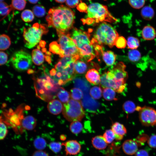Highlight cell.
Returning a JSON list of instances; mask_svg holds the SVG:
<instances>
[{"instance_id": "cell-1", "label": "cell", "mask_w": 156, "mask_h": 156, "mask_svg": "<svg viewBox=\"0 0 156 156\" xmlns=\"http://www.w3.org/2000/svg\"><path fill=\"white\" fill-rule=\"evenodd\" d=\"M46 19L48 26L55 29L57 32L66 33L73 27L75 13L69 8L61 5L50 9Z\"/></svg>"}, {"instance_id": "cell-2", "label": "cell", "mask_w": 156, "mask_h": 156, "mask_svg": "<svg viewBox=\"0 0 156 156\" xmlns=\"http://www.w3.org/2000/svg\"><path fill=\"white\" fill-rule=\"evenodd\" d=\"M80 58L79 55L62 57L55 65L54 68L50 70L51 78L59 85L65 84L74 79L76 73L74 64Z\"/></svg>"}, {"instance_id": "cell-3", "label": "cell", "mask_w": 156, "mask_h": 156, "mask_svg": "<svg viewBox=\"0 0 156 156\" xmlns=\"http://www.w3.org/2000/svg\"><path fill=\"white\" fill-rule=\"evenodd\" d=\"M70 36L79 51L80 58L88 62L95 57L96 51L94 45L90 41V34L75 28L73 29Z\"/></svg>"}, {"instance_id": "cell-4", "label": "cell", "mask_w": 156, "mask_h": 156, "mask_svg": "<svg viewBox=\"0 0 156 156\" xmlns=\"http://www.w3.org/2000/svg\"><path fill=\"white\" fill-rule=\"evenodd\" d=\"M87 18L82 20L84 24L88 25L106 21L114 23L117 20L109 12L107 7L98 3H93L88 7Z\"/></svg>"}, {"instance_id": "cell-5", "label": "cell", "mask_w": 156, "mask_h": 156, "mask_svg": "<svg viewBox=\"0 0 156 156\" xmlns=\"http://www.w3.org/2000/svg\"><path fill=\"white\" fill-rule=\"evenodd\" d=\"M126 68L123 62H120L107 72L109 88L118 93L122 92L126 88L128 75Z\"/></svg>"}, {"instance_id": "cell-6", "label": "cell", "mask_w": 156, "mask_h": 156, "mask_svg": "<svg viewBox=\"0 0 156 156\" xmlns=\"http://www.w3.org/2000/svg\"><path fill=\"white\" fill-rule=\"evenodd\" d=\"M118 36V32L111 25L103 22L97 28L93 38L99 44H105L112 48Z\"/></svg>"}, {"instance_id": "cell-7", "label": "cell", "mask_w": 156, "mask_h": 156, "mask_svg": "<svg viewBox=\"0 0 156 156\" xmlns=\"http://www.w3.org/2000/svg\"><path fill=\"white\" fill-rule=\"evenodd\" d=\"M48 31L46 25L38 23L31 27L25 28L23 37L25 47L31 49L35 46L40 42L42 36L47 34Z\"/></svg>"}, {"instance_id": "cell-8", "label": "cell", "mask_w": 156, "mask_h": 156, "mask_svg": "<svg viewBox=\"0 0 156 156\" xmlns=\"http://www.w3.org/2000/svg\"><path fill=\"white\" fill-rule=\"evenodd\" d=\"M62 112L64 117L72 122L81 120L85 115L81 102L72 99L64 104Z\"/></svg>"}, {"instance_id": "cell-9", "label": "cell", "mask_w": 156, "mask_h": 156, "mask_svg": "<svg viewBox=\"0 0 156 156\" xmlns=\"http://www.w3.org/2000/svg\"><path fill=\"white\" fill-rule=\"evenodd\" d=\"M57 33L59 37L58 43L61 49L60 57L79 55V50L70 37L69 34L60 32Z\"/></svg>"}, {"instance_id": "cell-10", "label": "cell", "mask_w": 156, "mask_h": 156, "mask_svg": "<svg viewBox=\"0 0 156 156\" xmlns=\"http://www.w3.org/2000/svg\"><path fill=\"white\" fill-rule=\"evenodd\" d=\"M37 82L39 86L38 89H37L38 91V93H39L38 95L39 96L40 94L42 96L41 98H42V99L44 100L45 98L46 100L47 98L49 99V98H51L49 96L52 97L51 93L55 92L57 90L58 87L57 85V84L45 73L43 76L38 79Z\"/></svg>"}, {"instance_id": "cell-11", "label": "cell", "mask_w": 156, "mask_h": 156, "mask_svg": "<svg viewBox=\"0 0 156 156\" xmlns=\"http://www.w3.org/2000/svg\"><path fill=\"white\" fill-rule=\"evenodd\" d=\"M32 61L30 55L23 50L14 53L11 59L13 67L17 70L20 71L29 69L32 64Z\"/></svg>"}, {"instance_id": "cell-12", "label": "cell", "mask_w": 156, "mask_h": 156, "mask_svg": "<svg viewBox=\"0 0 156 156\" xmlns=\"http://www.w3.org/2000/svg\"><path fill=\"white\" fill-rule=\"evenodd\" d=\"M136 110L139 112V118L142 125L145 126L156 124V111L149 107H136Z\"/></svg>"}, {"instance_id": "cell-13", "label": "cell", "mask_w": 156, "mask_h": 156, "mask_svg": "<svg viewBox=\"0 0 156 156\" xmlns=\"http://www.w3.org/2000/svg\"><path fill=\"white\" fill-rule=\"evenodd\" d=\"M65 146V151L66 155H76L79 153L81 148L79 143L76 140H71L62 143Z\"/></svg>"}, {"instance_id": "cell-14", "label": "cell", "mask_w": 156, "mask_h": 156, "mask_svg": "<svg viewBox=\"0 0 156 156\" xmlns=\"http://www.w3.org/2000/svg\"><path fill=\"white\" fill-rule=\"evenodd\" d=\"M139 145L135 140L129 139L126 140L123 143L122 147L126 154L132 155L138 151Z\"/></svg>"}, {"instance_id": "cell-15", "label": "cell", "mask_w": 156, "mask_h": 156, "mask_svg": "<svg viewBox=\"0 0 156 156\" xmlns=\"http://www.w3.org/2000/svg\"><path fill=\"white\" fill-rule=\"evenodd\" d=\"M111 129L115 135V139L117 141L122 140L127 132L125 126L118 122H115L112 124L111 126Z\"/></svg>"}, {"instance_id": "cell-16", "label": "cell", "mask_w": 156, "mask_h": 156, "mask_svg": "<svg viewBox=\"0 0 156 156\" xmlns=\"http://www.w3.org/2000/svg\"><path fill=\"white\" fill-rule=\"evenodd\" d=\"M63 105L61 102L57 99L52 100L49 103L47 109L51 114L57 115L62 110Z\"/></svg>"}, {"instance_id": "cell-17", "label": "cell", "mask_w": 156, "mask_h": 156, "mask_svg": "<svg viewBox=\"0 0 156 156\" xmlns=\"http://www.w3.org/2000/svg\"><path fill=\"white\" fill-rule=\"evenodd\" d=\"M85 77L90 83L97 85L100 82L101 76L98 71L94 68L89 69L86 73Z\"/></svg>"}, {"instance_id": "cell-18", "label": "cell", "mask_w": 156, "mask_h": 156, "mask_svg": "<svg viewBox=\"0 0 156 156\" xmlns=\"http://www.w3.org/2000/svg\"><path fill=\"white\" fill-rule=\"evenodd\" d=\"M36 124L35 119L31 116L25 117L22 120L21 125L22 127L28 130H31L36 127Z\"/></svg>"}, {"instance_id": "cell-19", "label": "cell", "mask_w": 156, "mask_h": 156, "mask_svg": "<svg viewBox=\"0 0 156 156\" xmlns=\"http://www.w3.org/2000/svg\"><path fill=\"white\" fill-rule=\"evenodd\" d=\"M92 144L96 149L101 150L106 148L107 143L105 141L103 136L97 135L93 137L91 140Z\"/></svg>"}, {"instance_id": "cell-20", "label": "cell", "mask_w": 156, "mask_h": 156, "mask_svg": "<svg viewBox=\"0 0 156 156\" xmlns=\"http://www.w3.org/2000/svg\"><path fill=\"white\" fill-rule=\"evenodd\" d=\"M156 31L155 29L150 25L145 26L143 28L142 32V38L146 40H151L156 37Z\"/></svg>"}, {"instance_id": "cell-21", "label": "cell", "mask_w": 156, "mask_h": 156, "mask_svg": "<svg viewBox=\"0 0 156 156\" xmlns=\"http://www.w3.org/2000/svg\"><path fill=\"white\" fill-rule=\"evenodd\" d=\"M44 56L39 49L33 50L32 52V59L34 63L37 65H41L44 62Z\"/></svg>"}, {"instance_id": "cell-22", "label": "cell", "mask_w": 156, "mask_h": 156, "mask_svg": "<svg viewBox=\"0 0 156 156\" xmlns=\"http://www.w3.org/2000/svg\"><path fill=\"white\" fill-rule=\"evenodd\" d=\"M102 53L103 60L107 66H112L114 64L116 59V55L113 52L110 51H103Z\"/></svg>"}, {"instance_id": "cell-23", "label": "cell", "mask_w": 156, "mask_h": 156, "mask_svg": "<svg viewBox=\"0 0 156 156\" xmlns=\"http://www.w3.org/2000/svg\"><path fill=\"white\" fill-rule=\"evenodd\" d=\"M141 15L142 18L144 19L150 21L154 16V11L151 7L146 6L142 8L141 11Z\"/></svg>"}, {"instance_id": "cell-24", "label": "cell", "mask_w": 156, "mask_h": 156, "mask_svg": "<svg viewBox=\"0 0 156 156\" xmlns=\"http://www.w3.org/2000/svg\"><path fill=\"white\" fill-rule=\"evenodd\" d=\"M103 96L105 99L107 101L116 100V91L112 88H106L103 89Z\"/></svg>"}, {"instance_id": "cell-25", "label": "cell", "mask_w": 156, "mask_h": 156, "mask_svg": "<svg viewBox=\"0 0 156 156\" xmlns=\"http://www.w3.org/2000/svg\"><path fill=\"white\" fill-rule=\"evenodd\" d=\"M11 44L10 38L7 35L3 34L0 35V50L7 49Z\"/></svg>"}, {"instance_id": "cell-26", "label": "cell", "mask_w": 156, "mask_h": 156, "mask_svg": "<svg viewBox=\"0 0 156 156\" xmlns=\"http://www.w3.org/2000/svg\"><path fill=\"white\" fill-rule=\"evenodd\" d=\"M88 68L86 64L83 61L78 60L74 64V69L76 73L83 74L86 71Z\"/></svg>"}, {"instance_id": "cell-27", "label": "cell", "mask_w": 156, "mask_h": 156, "mask_svg": "<svg viewBox=\"0 0 156 156\" xmlns=\"http://www.w3.org/2000/svg\"><path fill=\"white\" fill-rule=\"evenodd\" d=\"M127 44L128 49L131 50L136 49L140 46V41L136 37L129 36L127 41Z\"/></svg>"}, {"instance_id": "cell-28", "label": "cell", "mask_w": 156, "mask_h": 156, "mask_svg": "<svg viewBox=\"0 0 156 156\" xmlns=\"http://www.w3.org/2000/svg\"><path fill=\"white\" fill-rule=\"evenodd\" d=\"M70 94L71 98L76 101H79L83 96L82 91L79 88H72L70 90Z\"/></svg>"}, {"instance_id": "cell-29", "label": "cell", "mask_w": 156, "mask_h": 156, "mask_svg": "<svg viewBox=\"0 0 156 156\" xmlns=\"http://www.w3.org/2000/svg\"><path fill=\"white\" fill-rule=\"evenodd\" d=\"M33 144L35 148L38 150H42L44 149L47 145L46 140L41 137L36 138L34 140Z\"/></svg>"}, {"instance_id": "cell-30", "label": "cell", "mask_w": 156, "mask_h": 156, "mask_svg": "<svg viewBox=\"0 0 156 156\" xmlns=\"http://www.w3.org/2000/svg\"><path fill=\"white\" fill-rule=\"evenodd\" d=\"M26 4L25 0H12L10 5L13 10H22L25 8Z\"/></svg>"}, {"instance_id": "cell-31", "label": "cell", "mask_w": 156, "mask_h": 156, "mask_svg": "<svg viewBox=\"0 0 156 156\" xmlns=\"http://www.w3.org/2000/svg\"><path fill=\"white\" fill-rule=\"evenodd\" d=\"M103 90L100 86H94L91 88L90 91V94L94 99H99L102 96Z\"/></svg>"}, {"instance_id": "cell-32", "label": "cell", "mask_w": 156, "mask_h": 156, "mask_svg": "<svg viewBox=\"0 0 156 156\" xmlns=\"http://www.w3.org/2000/svg\"><path fill=\"white\" fill-rule=\"evenodd\" d=\"M57 95L60 101L63 103H66L70 100V93L64 89L60 90Z\"/></svg>"}, {"instance_id": "cell-33", "label": "cell", "mask_w": 156, "mask_h": 156, "mask_svg": "<svg viewBox=\"0 0 156 156\" xmlns=\"http://www.w3.org/2000/svg\"><path fill=\"white\" fill-rule=\"evenodd\" d=\"M82 129V125L79 121L72 122L70 125V130L72 133L75 134L80 133Z\"/></svg>"}, {"instance_id": "cell-34", "label": "cell", "mask_w": 156, "mask_h": 156, "mask_svg": "<svg viewBox=\"0 0 156 156\" xmlns=\"http://www.w3.org/2000/svg\"><path fill=\"white\" fill-rule=\"evenodd\" d=\"M21 18L25 22H29L32 21L34 18V15L32 11L29 10H24L21 14Z\"/></svg>"}, {"instance_id": "cell-35", "label": "cell", "mask_w": 156, "mask_h": 156, "mask_svg": "<svg viewBox=\"0 0 156 156\" xmlns=\"http://www.w3.org/2000/svg\"><path fill=\"white\" fill-rule=\"evenodd\" d=\"M32 10L34 14L38 17H42L46 13L44 7L40 5H37L34 6Z\"/></svg>"}, {"instance_id": "cell-36", "label": "cell", "mask_w": 156, "mask_h": 156, "mask_svg": "<svg viewBox=\"0 0 156 156\" xmlns=\"http://www.w3.org/2000/svg\"><path fill=\"white\" fill-rule=\"evenodd\" d=\"M128 57L129 60L132 62L138 61L141 57L140 52L136 49L130 50L128 53Z\"/></svg>"}, {"instance_id": "cell-37", "label": "cell", "mask_w": 156, "mask_h": 156, "mask_svg": "<svg viewBox=\"0 0 156 156\" xmlns=\"http://www.w3.org/2000/svg\"><path fill=\"white\" fill-rule=\"evenodd\" d=\"M136 107L135 104L130 101H126L123 105V110L127 114L133 112L136 110Z\"/></svg>"}, {"instance_id": "cell-38", "label": "cell", "mask_w": 156, "mask_h": 156, "mask_svg": "<svg viewBox=\"0 0 156 156\" xmlns=\"http://www.w3.org/2000/svg\"><path fill=\"white\" fill-rule=\"evenodd\" d=\"M13 9L10 5L4 2H0V15L5 16L8 14Z\"/></svg>"}, {"instance_id": "cell-39", "label": "cell", "mask_w": 156, "mask_h": 156, "mask_svg": "<svg viewBox=\"0 0 156 156\" xmlns=\"http://www.w3.org/2000/svg\"><path fill=\"white\" fill-rule=\"evenodd\" d=\"M103 136L107 144L112 143L115 138V135L111 129L106 130Z\"/></svg>"}, {"instance_id": "cell-40", "label": "cell", "mask_w": 156, "mask_h": 156, "mask_svg": "<svg viewBox=\"0 0 156 156\" xmlns=\"http://www.w3.org/2000/svg\"><path fill=\"white\" fill-rule=\"evenodd\" d=\"M8 133V130L5 123L0 116V140L3 139Z\"/></svg>"}, {"instance_id": "cell-41", "label": "cell", "mask_w": 156, "mask_h": 156, "mask_svg": "<svg viewBox=\"0 0 156 156\" xmlns=\"http://www.w3.org/2000/svg\"><path fill=\"white\" fill-rule=\"evenodd\" d=\"M128 1L132 8L135 9H140L144 7L145 0H129Z\"/></svg>"}, {"instance_id": "cell-42", "label": "cell", "mask_w": 156, "mask_h": 156, "mask_svg": "<svg viewBox=\"0 0 156 156\" xmlns=\"http://www.w3.org/2000/svg\"><path fill=\"white\" fill-rule=\"evenodd\" d=\"M49 49L50 51L53 53L59 55H61V49L58 43L56 41H53L49 45Z\"/></svg>"}, {"instance_id": "cell-43", "label": "cell", "mask_w": 156, "mask_h": 156, "mask_svg": "<svg viewBox=\"0 0 156 156\" xmlns=\"http://www.w3.org/2000/svg\"><path fill=\"white\" fill-rule=\"evenodd\" d=\"M62 144L58 142H51L49 144L50 149L55 153H59L62 148Z\"/></svg>"}, {"instance_id": "cell-44", "label": "cell", "mask_w": 156, "mask_h": 156, "mask_svg": "<svg viewBox=\"0 0 156 156\" xmlns=\"http://www.w3.org/2000/svg\"><path fill=\"white\" fill-rule=\"evenodd\" d=\"M127 45V40L122 36H118L116 40L114 45L118 48L122 49L125 48Z\"/></svg>"}, {"instance_id": "cell-45", "label": "cell", "mask_w": 156, "mask_h": 156, "mask_svg": "<svg viewBox=\"0 0 156 156\" xmlns=\"http://www.w3.org/2000/svg\"><path fill=\"white\" fill-rule=\"evenodd\" d=\"M100 87L103 88H109L108 80L107 77V73H103L101 76Z\"/></svg>"}, {"instance_id": "cell-46", "label": "cell", "mask_w": 156, "mask_h": 156, "mask_svg": "<svg viewBox=\"0 0 156 156\" xmlns=\"http://www.w3.org/2000/svg\"><path fill=\"white\" fill-rule=\"evenodd\" d=\"M8 56L7 53L0 51V66L5 64L7 62Z\"/></svg>"}, {"instance_id": "cell-47", "label": "cell", "mask_w": 156, "mask_h": 156, "mask_svg": "<svg viewBox=\"0 0 156 156\" xmlns=\"http://www.w3.org/2000/svg\"><path fill=\"white\" fill-rule=\"evenodd\" d=\"M76 7L77 9L80 12L87 13L88 7L85 3L80 1Z\"/></svg>"}, {"instance_id": "cell-48", "label": "cell", "mask_w": 156, "mask_h": 156, "mask_svg": "<svg viewBox=\"0 0 156 156\" xmlns=\"http://www.w3.org/2000/svg\"><path fill=\"white\" fill-rule=\"evenodd\" d=\"M148 144L151 147L156 148V135H152L149 138L148 141Z\"/></svg>"}, {"instance_id": "cell-49", "label": "cell", "mask_w": 156, "mask_h": 156, "mask_svg": "<svg viewBox=\"0 0 156 156\" xmlns=\"http://www.w3.org/2000/svg\"><path fill=\"white\" fill-rule=\"evenodd\" d=\"M148 136L146 134H143L138 136L136 141L138 143L139 146L143 144L148 139Z\"/></svg>"}, {"instance_id": "cell-50", "label": "cell", "mask_w": 156, "mask_h": 156, "mask_svg": "<svg viewBox=\"0 0 156 156\" xmlns=\"http://www.w3.org/2000/svg\"><path fill=\"white\" fill-rule=\"evenodd\" d=\"M79 2V0H66V5L70 8L77 7Z\"/></svg>"}, {"instance_id": "cell-51", "label": "cell", "mask_w": 156, "mask_h": 156, "mask_svg": "<svg viewBox=\"0 0 156 156\" xmlns=\"http://www.w3.org/2000/svg\"><path fill=\"white\" fill-rule=\"evenodd\" d=\"M32 156H49V154L46 152L42 150H38L35 151Z\"/></svg>"}, {"instance_id": "cell-52", "label": "cell", "mask_w": 156, "mask_h": 156, "mask_svg": "<svg viewBox=\"0 0 156 156\" xmlns=\"http://www.w3.org/2000/svg\"><path fill=\"white\" fill-rule=\"evenodd\" d=\"M135 156H149L148 152L145 150L140 149L137 151Z\"/></svg>"}, {"instance_id": "cell-53", "label": "cell", "mask_w": 156, "mask_h": 156, "mask_svg": "<svg viewBox=\"0 0 156 156\" xmlns=\"http://www.w3.org/2000/svg\"><path fill=\"white\" fill-rule=\"evenodd\" d=\"M60 139L62 141H64L66 139V136L63 134L61 135L60 136Z\"/></svg>"}, {"instance_id": "cell-54", "label": "cell", "mask_w": 156, "mask_h": 156, "mask_svg": "<svg viewBox=\"0 0 156 156\" xmlns=\"http://www.w3.org/2000/svg\"><path fill=\"white\" fill-rule=\"evenodd\" d=\"M45 42L43 41H41L40 43V46L42 47H44L45 46Z\"/></svg>"}, {"instance_id": "cell-55", "label": "cell", "mask_w": 156, "mask_h": 156, "mask_svg": "<svg viewBox=\"0 0 156 156\" xmlns=\"http://www.w3.org/2000/svg\"><path fill=\"white\" fill-rule=\"evenodd\" d=\"M45 58L46 61L48 62L49 63H50L51 62V59L49 56H48V55L46 56Z\"/></svg>"}, {"instance_id": "cell-56", "label": "cell", "mask_w": 156, "mask_h": 156, "mask_svg": "<svg viewBox=\"0 0 156 156\" xmlns=\"http://www.w3.org/2000/svg\"><path fill=\"white\" fill-rule=\"evenodd\" d=\"M28 1L31 3L34 4L37 3L39 0H28Z\"/></svg>"}, {"instance_id": "cell-57", "label": "cell", "mask_w": 156, "mask_h": 156, "mask_svg": "<svg viewBox=\"0 0 156 156\" xmlns=\"http://www.w3.org/2000/svg\"><path fill=\"white\" fill-rule=\"evenodd\" d=\"M57 3H62L64 2L66 0H55Z\"/></svg>"}, {"instance_id": "cell-58", "label": "cell", "mask_w": 156, "mask_h": 156, "mask_svg": "<svg viewBox=\"0 0 156 156\" xmlns=\"http://www.w3.org/2000/svg\"><path fill=\"white\" fill-rule=\"evenodd\" d=\"M4 0H0V2H3Z\"/></svg>"}, {"instance_id": "cell-59", "label": "cell", "mask_w": 156, "mask_h": 156, "mask_svg": "<svg viewBox=\"0 0 156 156\" xmlns=\"http://www.w3.org/2000/svg\"><path fill=\"white\" fill-rule=\"evenodd\" d=\"M1 113V111L0 110V114Z\"/></svg>"}, {"instance_id": "cell-60", "label": "cell", "mask_w": 156, "mask_h": 156, "mask_svg": "<svg viewBox=\"0 0 156 156\" xmlns=\"http://www.w3.org/2000/svg\"></svg>"}]
</instances>
